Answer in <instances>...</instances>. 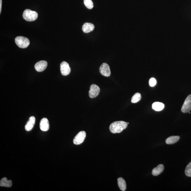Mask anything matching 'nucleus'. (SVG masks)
Returning a JSON list of instances; mask_svg holds the SVG:
<instances>
[{
  "instance_id": "nucleus-1",
  "label": "nucleus",
  "mask_w": 191,
  "mask_h": 191,
  "mask_svg": "<svg viewBox=\"0 0 191 191\" xmlns=\"http://www.w3.org/2000/svg\"><path fill=\"white\" fill-rule=\"evenodd\" d=\"M128 126V123L124 121H117L111 123L109 126L110 131L113 134L119 133Z\"/></svg>"
},
{
  "instance_id": "nucleus-2",
  "label": "nucleus",
  "mask_w": 191,
  "mask_h": 191,
  "mask_svg": "<svg viewBox=\"0 0 191 191\" xmlns=\"http://www.w3.org/2000/svg\"><path fill=\"white\" fill-rule=\"evenodd\" d=\"M38 17V13L28 9L24 11L23 13V17L27 21H33L36 20Z\"/></svg>"
},
{
  "instance_id": "nucleus-3",
  "label": "nucleus",
  "mask_w": 191,
  "mask_h": 191,
  "mask_svg": "<svg viewBox=\"0 0 191 191\" xmlns=\"http://www.w3.org/2000/svg\"><path fill=\"white\" fill-rule=\"evenodd\" d=\"M15 42L17 45L20 48H27L30 44L28 38L23 36H18L15 39Z\"/></svg>"
},
{
  "instance_id": "nucleus-4",
  "label": "nucleus",
  "mask_w": 191,
  "mask_h": 191,
  "mask_svg": "<svg viewBox=\"0 0 191 191\" xmlns=\"http://www.w3.org/2000/svg\"><path fill=\"white\" fill-rule=\"evenodd\" d=\"M86 136V133L84 131H82L76 134L73 140V143L76 145H79L83 142Z\"/></svg>"
},
{
  "instance_id": "nucleus-5",
  "label": "nucleus",
  "mask_w": 191,
  "mask_h": 191,
  "mask_svg": "<svg viewBox=\"0 0 191 191\" xmlns=\"http://www.w3.org/2000/svg\"><path fill=\"white\" fill-rule=\"evenodd\" d=\"M191 110V94L188 96L186 99L181 108L183 113L189 112Z\"/></svg>"
},
{
  "instance_id": "nucleus-6",
  "label": "nucleus",
  "mask_w": 191,
  "mask_h": 191,
  "mask_svg": "<svg viewBox=\"0 0 191 191\" xmlns=\"http://www.w3.org/2000/svg\"><path fill=\"white\" fill-rule=\"evenodd\" d=\"M100 89L97 85L93 84L90 87L89 91V96L91 98H94L98 96L100 93Z\"/></svg>"
},
{
  "instance_id": "nucleus-7",
  "label": "nucleus",
  "mask_w": 191,
  "mask_h": 191,
  "mask_svg": "<svg viewBox=\"0 0 191 191\" xmlns=\"http://www.w3.org/2000/svg\"><path fill=\"white\" fill-rule=\"evenodd\" d=\"M99 71L102 75L106 77H108L111 75V72L109 65L105 63L102 64L101 65Z\"/></svg>"
},
{
  "instance_id": "nucleus-8",
  "label": "nucleus",
  "mask_w": 191,
  "mask_h": 191,
  "mask_svg": "<svg viewBox=\"0 0 191 191\" xmlns=\"http://www.w3.org/2000/svg\"><path fill=\"white\" fill-rule=\"evenodd\" d=\"M60 70L63 76H66L70 74L71 69L68 63L63 61L61 64Z\"/></svg>"
},
{
  "instance_id": "nucleus-9",
  "label": "nucleus",
  "mask_w": 191,
  "mask_h": 191,
  "mask_svg": "<svg viewBox=\"0 0 191 191\" xmlns=\"http://www.w3.org/2000/svg\"><path fill=\"white\" fill-rule=\"evenodd\" d=\"M48 65V63L45 61H40L35 64V70L38 72H43L45 70Z\"/></svg>"
},
{
  "instance_id": "nucleus-10",
  "label": "nucleus",
  "mask_w": 191,
  "mask_h": 191,
  "mask_svg": "<svg viewBox=\"0 0 191 191\" xmlns=\"http://www.w3.org/2000/svg\"><path fill=\"white\" fill-rule=\"evenodd\" d=\"M40 128L41 130L43 131H48L50 128L49 121L46 118H43L40 123Z\"/></svg>"
},
{
  "instance_id": "nucleus-11",
  "label": "nucleus",
  "mask_w": 191,
  "mask_h": 191,
  "mask_svg": "<svg viewBox=\"0 0 191 191\" xmlns=\"http://www.w3.org/2000/svg\"><path fill=\"white\" fill-rule=\"evenodd\" d=\"M36 118L33 116H31L30 117L28 122H27L25 126V129L27 131H29L33 129L35 123Z\"/></svg>"
},
{
  "instance_id": "nucleus-12",
  "label": "nucleus",
  "mask_w": 191,
  "mask_h": 191,
  "mask_svg": "<svg viewBox=\"0 0 191 191\" xmlns=\"http://www.w3.org/2000/svg\"><path fill=\"white\" fill-rule=\"evenodd\" d=\"M94 26L90 23H85L82 26V31L85 33H88L94 30Z\"/></svg>"
},
{
  "instance_id": "nucleus-13",
  "label": "nucleus",
  "mask_w": 191,
  "mask_h": 191,
  "mask_svg": "<svg viewBox=\"0 0 191 191\" xmlns=\"http://www.w3.org/2000/svg\"><path fill=\"white\" fill-rule=\"evenodd\" d=\"M164 167L163 164L159 165L157 167L153 169L152 174L154 176H157L161 174L164 170Z\"/></svg>"
},
{
  "instance_id": "nucleus-14",
  "label": "nucleus",
  "mask_w": 191,
  "mask_h": 191,
  "mask_svg": "<svg viewBox=\"0 0 191 191\" xmlns=\"http://www.w3.org/2000/svg\"><path fill=\"white\" fill-rule=\"evenodd\" d=\"M13 184V183L11 180H8L7 178L4 177L1 179L0 181V186L10 188L11 187Z\"/></svg>"
},
{
  "instance_id": "nucleus-15",
  "label": "nucleus",
  "mask_w": 191,
  "mask_h": 191,
  "mask_svg": "<svg viewBox=\"0 0 191 191\" xmlns=\"http://www.w3.org/2000/svg\"><path fill=\"white\" fill-rule=\"evenodd\" d=\"M180 138L179 136H171L166 139V143L168 144H173L177 143Z\"/></svg>"
},
{
  "instance_id": "nucleus-16",
  "label": "nucleus",
  "mask_w": 191,
  "mask_h": 191,
  "mask_svg": "<svg viewBox=\"0 0 191 191\" xmlns=\"http://www.w3.org/2000/svg\"><path fill=\"white\" fill-rule=\"evenodd\" d=\"M117 183L121 190L124 191L126 190V182L123 178L120 177L117 179Z\"/></svg>"
},
{
  "instance_id": "nucleus-17",
  "label": "nucleus",
  "mask_w": 191,
  "mask_h": 191,
  "mask_svg": "<svg viewBox=\"0 0 191 191\" xmlns=\"http://www.w3.org/2000/svg\"><path fill=\"white\" fill-rule=\"evenodd\" d=\"M164 108V105L162 103L159 102H155L153 104L152 108L157 111H162Z\"/></svg>"
},
{
  "instance_id": "nucleus-18",
  "label": "nucleus",
  "mask_w": 191,
  "mask_h": 191,
  "mask_svg": "<svg viewBox=\"0 0 191 191\" xmlns=\"http://www.w3.org/2000/svg\"><path fill=\"white\" fill-rule=\"evenodd\" d=\"M141 99V94L139 93H136L133 96L131 99V102L132 103H137Z\"/></svg>"
},
{
  "instance_id": "nucleus-19",
  "label": "nucleus",
  "mask_w": 191,
  "mask_h": 191,
  "mask_svg": "<svg viewBox=\"0 0 191 191\" xmlns=\"http://www.w3.org/2000/svg\"><path fill=\"white\" fill-rule=\"evenodd\" d=\"M84 4L87 8L91 9L94 7L93 3L91 0H84Z\"/></svg>"
},
{
  "instance_id": "nucleus-20",
  "label": "nucleus",
  "mask_w": 191,
  "mask_h": 191,
  "mask_svg": "<svg viewBox=\"0 0 191 191\" xmlns=\"http://www.w3.org/2000/svg\"><path fill=\"white\" fill-rule=\"evenodd\" d=\"M185 173L186 176L191 177V162L186 166Z\"/></svg>"
},
{
  "instance_id": "nucleus-21",
  "label": "nucleus",
  "mask_w": 191,
  "mask_h": 191,
  "mask_svg": "<svg viewBox=\"0 0 191 191\" xmlns=\"http://www.w3.org/2000/svg\"><path fill=\"white\" fill-rule=\"evenodd\" d=\"M157 84L156 80L154 78H151L149 81V85L151 87H154Z\"/></svg>"
},
{
  "instance_id": "nucleus-22",
  "label": "nucleus",
  "mask_w": 191,
  "mask_h": 191,
  "mask_svg": "<svg viewBox=\"0 0 191 191\" xmlns=\"http://www.w3.org/2000/svg\"><path fill=\"white\" fill-rule=\"evenodd\" d=\"M1 6H2V0H0V13H1Z\"/></svg>"
},
{
  "instance_id": "nucleus-23",
  "label": "nucleus",
  "mask_w": 191,
  "mask_h": 191,
  "mask_svg": "<svg viewBox=\"0 0 191 191\" xmlns=\"http://www.w3.org/2000/svg\"><path fill=\"white\" fill-rule=\"evenodd\" d=\"M128 123V124H129V123Z\"/></svg>"
}]
</instances>
